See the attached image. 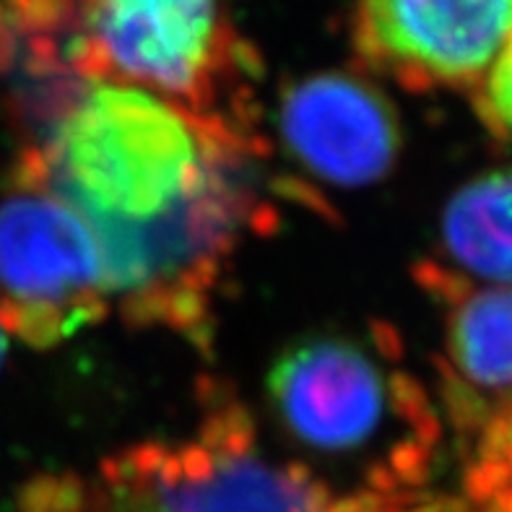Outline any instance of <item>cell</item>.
<instances>
[{"label": "cell", "mask_w": 512, "mask_h": 512, "mask_svg": "<svg viewBox=\"0 0 512 512\" xmlns=\"http://www.w3.org/2000/svg\"><path fill=\"white\" fill-rule=\"evenodd\" d=\"M263 154L255 125L94 81L24 143L13 167L63 198L102 253L182 224L260 169Z\"/></svg>", "instance_id": "cell-1"}, {"label": "cell", "mask_w": 512, "mask_h": 512, "mask_svg": "<svg viewBox=\"0 0 512 512\" xmlns=\"http://www.w3.org/2000/svg\"><path fill=\"white\" fill-rule=\"evenodd\" d=\"M255 73L232 0H0V89L11 115L110 81L255 125Z\"/></svg>", "instance_id": "cell-2"}, {"label": "cell", "mask_w": 512, "mask_h": 512, "mask_svg": "<svg viewBox=\"0 0 512 512\" xmlns=\"http://www.w3.org/2000/svg\"><path fill=\"white\" fill-rule=\"evenodd\" d=\"M268 406L294 461L351 497L403 507L440 440V422L401 359L388 325L315 333L281 354L268 375Z\"/></svg>", "instance_id": "cell-3"}, {"label": "cell", "mask_w": 512, "mask_h": 512, "mask_svg": "<svg viewBox=\"0 0 512 512\" xmlns=\"http://www.w3.org/2000/svg\"><path fill=\"white\" fill-rule=\"evenodd\" d=\"M24 512H393L349 497L294 458L276 455L250 411L211 393L188 437L149 440L112 455L94 479H42Z\"/></svg>", "instance_id": "cell-4"}, {"label": "cell", "mask_w": 512, "mask_h": 512, "mask_svg": "<svg viewBox=\"0 0 512 512\" xmlns=\"http://www.w3.org/2000/svg\"><path fill=\"white\" fill-rule=\"evenodd\" d=\"M110 312L97 242L84 219L11 167L0 193V328L32 349L71 341Z\"/></svg>", "instance_id": "cell-5"}, {"label": "cell", "mask_w": 512, "mask_h": 512, "mask_svg": "<svg viewBox=\"0 0 512 512\" xmlns=\"http://www.w3.org/2000/svg\"><path fill=\"white\" fill-rule=\"evenodd\" d=\"M512 37V0H354L351 39L364 68L411 91L484 81Z\"/></svg>", "instance_id": "cell-6"}, {"label": "cell", "mask_w": 512, "mask_h": 512, "mask_svg": "<svg viewBox=\"0 0 512 512\" xmlns=\"http://www.w3.org/2000/svg\"><path fill=\"white\" fill-rule=\"evenodd\" d=\"M286 151L333 188H364L388 175L401 151L396 107L370 78L323 71L286 86L279 104Z\"/></svg>", "instance_id": "cell-7"}, {"label": "cell", "mask_w": 512, "mask_h": 512, "mask_svg": "<svg viewBox=\"0 0 512 512\" xmlns=\"http://www.w3.org/2000/svg\"><path fill=\"white\" fill-rule=\"evenodd\" d=\"M422 281L450 302L445 351L455 406L474 414L487 396L512 393V289H466L445 271H424Z\"/></svg>", "instance_id": "cell-8"}, {"label": "cell", "mask_w": 512, "mask_h": 512, "mask_svg": "<svg viewBox=\"0 0 512 512\" xmlns=\"http://www.w3.org/2000/svg\"><path fill=\"white\" fill-rule=\"evenodd\" d=\"M442 247L463 271L512 284V169L476 177L450 198Z\"/></svg>", "instance_id": "cell-9"}, {"label": "cell", "mask_w": 512, "mask_h": 512, "mask_svg": "<svg viewBox=\"0 0 512 512\" xmlns=\"http://www.w3.org/2000/svg\"><path fill=\"white\" fill-rule=\"evenodd\" d=\"M479 110L494 133L512 141V37L484 76Z\"/></svg>", "instance_id": "cell-10"}, {"label": "cell", "mask_w": 512, "mask_h": 512, "mask_svg": "<svg viewBox=\"0 0 512 512\" xmlns=\"http://www.w3.org/2000/svg\"><path fill=\"white\" fill-rule=\"evenodd\" d=\"M484 489V500L489 502L484 512H512V487H500V484H492V481H481Z\"/></svg>", "instance_id": "cell-11"}, {"label": "cell", "mask_w": 512, "mask_h": 512, "mask_svg": "<svg viewBox=\"0 0 512 512\" xmlns=\"http://www.w3.org/2000/svg\"><path fill=\"white\" fill-rule=\"evenodd\" d=\"M3 354H6V333L0 328V364H3Z\"/></svg>", "instance_id": "cell-12"}]
</instances>
